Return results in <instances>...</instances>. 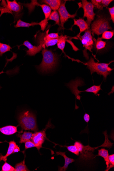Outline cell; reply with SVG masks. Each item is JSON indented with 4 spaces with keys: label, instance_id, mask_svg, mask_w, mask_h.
<instances>
[{
    "label": "cell",
    "instance_id": "obj_1",
    "mask_svg": "<svg viewBox=\"0 0 114 171\" xmlns=\"http://www.w3.org/2000/svg\"><path fill=\"white\" fill-rule=\"evenodd\" d=\"M43 59L41 64L36 66L37 70L42 73L52 71L58 63V56L51 50L45 48L42 50Z\"/></svg>",
    "mask_w": 114,
    "mask_h": 171
},
{
    "label": "cell",
    "instance_id": "obj_2",
    "mask_svg": "<svg viewBox=\"0 0 114 171\" xmlns=\"http://www.w3.org/2000/svg\"><path fill=\"white\" fill-rule=\"evenodd\" d=\"M17 119L22 130H31L34 132L38 130L36 116L33 113L28 110L24 111L20 113Z\"/></svg>",
    "mask_w": 114,
    "mask_h": 171
},
{
    "label": "cell",
    "instance_id": "obj_3",
    "mask_svg": "<svg viewBox=\"0 0 114 171\" xmlns=\"http://www.w3.org/2000/svg\"><path fill=\"white\" fill-rule=\"evenodd\" d=\"M113 62V61H112L108 63L95 62L94 58L91 57L90 59L85 64L90 71L91 75L96 72L98 74L102 76L106 81L107 76L113 70L109 67L110 64Z\"/></svg>",
    "mask_w": 114,
    "mask_h": 171
},
{
    "label": "cell",
    "instance_id": "obj_4",
    "mask_svg": "<svg viewBox=\"0 0 114 171\" xmlns=\"http://www.w3.org/2000/svg\"><path fill=\"white\" fill-rule=\"evenodd\" d=\"M109 30H112L109 20L106 18L101 17L93 23L91 31L98 36Z\"/></svg>",
    "mask_w": 114,
    "mask_h": 171
},
{
    "label": "cell",
    "instance_id": "obj_5",
    "mask_svg": "<svg viewBox=\"0 0 114 171\" xmlns=\"http://www.w3.org/2000/svg\"><path fill=\"white\" fill-rule=\"evenodd\" d=\"M52 126L50 121H49L45 129L40 131L35 132L33 134L30 140L35 144L36 147L38 151L42 148V144L44 143L45 139L47 138L45 133L46 130L48 129L53 128Z\"/></svg>",
    "mask_w": 114,
    "mask_h": 171
},
{
    "label": "cell",
    "instance_id": "obj_6",
    "mask_svg": "<svg viewBox=\"0 0 114 171\" xmlns=\"http://www.w3.org/2000/svg\"><path fill=\"white\" fill-rule=\"evenodd\" d=\"M81 7L84 10L83 18L87 17L86 21L89 27L93 21L94 19L96 14L94 12V6L90 2H88L86 0L82 1Z\"/></svg>",
    "mask_w": 114,
    "mask_h": 171
},
{
    "label": "cell",
    "instance_id": "obj_7",
    "mask_svg": "<svg viewBox=\"0 0 114 171\" xmlns=\"http://www.w3.org/2000/svg\"><path fill=\"white\" fill-rule=\"evenodd\" d=\"M67 1H63L61 2L59 8L58 9V12L59 16L60 21V27L63 30H64V24L69 19H73L77 16V12L74 14H70L66 9L65 6L66 3Z\"/></svg>",
    "mask_w": 114,
    "mask_h": 171
},
{
    "label": "cell",
    "instance_id": "obj_8",
    "mask_svg": "<svg viewBox=\"0 0 114 171\" xmlns=\"http://www.w3.org/2000/svg\"><path fill=\"white\" fill-rule=\"evenodd\" d=\"M79 38H80L85 50H88L92 52V50L94 45V42L91 30L89 29H88L85 31V33L83 36H80Z\"/></svg>",
    "mask_w": 114,
    "mask_h": 171
},
{
    "label": "cell",
    "instance_id": "obj_9",
    "mask_svg": "<svg viewBox=\"0 0 114 171\" xmlns=\"http://www.w3.org/2000/svg\"><path fill=\"white\" fill-rule=\"evenodd\" d=\"M6 1L7 3L6 7L8 13L15 14L16 16L22 10V6L15 0L12 2L7 0Z\"/></svg>",
    "mask_w": 114,
    "mask_h": 171
},
{
    "label": "cell",
    "instance_id": "obj_10",
    "mask_svg": "<svg viewBox=\"0 0 114 171\" xmlns=\"http://www.w3.org/2000/svg\"><path fill=\"white\" fill-rule=\"evenodd\" d=\"M21 45L27 47L28 50L26 51V54L30 56H35L36 54L40 52L43 48L42 43H40L39 46H36L32 45L27 41H24L23 45Z\"/></svg>",
    "mask_w": 114,
    "mask_h": 171
},
{
    "label": "cell",
    "instance_id": "obj_11",
    "mask_svg": "<svg viewBox=\"0 0 114 171\" xmlns=\"http://www.w3.org/2000/svg\"><path fill=\"white\" fill-rule=\"evenodd\" d=\"M38 5L41 7L45 14V19L39 23V25H40L41 30L44 31L48 23V19L52 12V9L49 6L45 4H39Z\"/></svg>",
    "mask_w": 114,
    "mask_h": 171
},
{
    "label": "cell",
    "instance_id": "obj_12",
    "mask_svg": "<svg viewBox=\"0 0 114 171\" xmlns=\"http://www.w3.org/2000/svg\"><path fill=\"white\" fill-rule=\"evenodd\" d=\"M74 25H76L79 27L80 29V32L77 36V37L79 38L81 36L80 34L83 32L86 31L90 28L86 22L82 18H80L79 19H74Z\"/></svg>",
    "mask_w": 114,
    "mask_h": 171
},
{
    "label": "cell",
    "instance_id": "obj_13",
    "mask_svg": "<svg viewBox=\"0 0 114 171\" xmlns=\"http://www.w3.org/2000/svg\"><path fill=\"white\" fill-rule=\"evenodd\" d=\"M56 155H60L63 156L65 160V164L62 167H59L58 171H65L66 170L69 165L70 164L72 163L75 161V160L73 159L69 158L66 154V152H58L56 153Z\"/></svg>",
    "mask_w": 114,
    "mask_h": 171
},
{
    "label": "cell",
    "instance_id": "obj_14",
    "mask_svg": "<svg viewBox=\"0 0 114 171\" xmlns=\"http://www.w3.org/2000/svg\"><path fill=\"white\" fill-rule=\"evenodd\" d=\"M0 132L6 135H12L17 132V126H6L0 128Z\"/></svg>",
    "mask_w": 114,
    "mask_h": 171
},
{
    "label": "cell",
    "instance_id": "obj_15",
    "mask_svg": "<svg viewBox=\"0 0 114 171\" xmlns=\"http://www.w3.org/2000/svg\"><path fill=\"white\" fill-rule=\"evenodd\" d=\"M61 2L60 0H44L41 1L42 3L49 6L51 9L56 11L59 8Z\"/></svg>",
    "mask_w": 114,
    "mask_h": 171
},
{
    "label": "cell",
    "instance_id": "obj_16",
    "mask_svg": "<svg viewBox=\"0 0 114 171\" xmlns=\"http://www.w3.org/2000/svg\"><path fill=\"white\" fill-rule=\"evenodd\" d=\"M17 146L16 143L14 141H11L9 143V146L7 152L5 156H0V161L3 160L6 162L7 161V158L10 155L13 154L14 149Z\"/></svg>",
    "mask_w": 114,
    "mask_h": 171
},
{
    "label": "cell",
    "instance_id": "obj_17",
    "mask_svg": "<svg viewBox=\"0 0 114 171\" xmlns=\"http://www.w3.org/2000/svg\"><path fill=\"white\" fill-rule=\"evenodd\" d=\"M97 156H101L104 158L107 165L106 169L108 168L109 165L108 151L104 148L99 149L98 150V154Z\"/></svg>",
    "mask_w": 114,
    "mask_h": 171
},
{
    "label": "cell",
    "instance_id": "obj_18",
    "mask_svg": "<svg viewBox=\"0 0 114 171\" xmlns=\"http://www.w3.org/2000/svg\"><path fill=\"white\" fill-rule=\"evenodd\" d=\"M33 134L32 133L30 132L25 131L22 134H17V136L20 138V143H25L27 141L30 140Z\"/></svg>",
    "mask_w": 114,
    "mask_h": 171
},
{
    "label": "cell",
    "instance_id": "obj_19",
    "mask_svg": "<svg viewBox=\"0 0 114 171\" xmlns=\"http://www.w3.org/2000/svg\"><path fill=\"white\" fill-rule=\"evenodd\" d=\"M39 25L38 23L32 22L31 23H27L19 19L17 22V24L14 26L15 28L20 27H33L36 25Z\"/></svg>",
    "mask_w": 114,
    "mask_h": 171
},
{
    "label": "cell",
    "instance_id": "obj_20",
    "mask_svg": "<svg viewBox=\"0 0 114 171\" xmlns=\"http://www.w3.org/2000/svg\"><path fill=\"white\" fill-rule=\"evenodd\" d=\"M66 42V36H64L63 35H61L59 36L58 42L57 43L58 48L62 50V52L65 54V53L64 52V49L65 48Z\"/></svg>",
    "mask_w": 114,
    "mask_h": 171
},
{
    "label": "cell",
    "instance_id": "obj_21",
    "mask_svg": "<svg viewBox=\"0 0 114 171\" xmlns=\"http://www.w3.org/2000/svg\"><path fill=\"white\" fill-rule=\"evenodd\" d=\"M49 20L55 21V25H58L60 26L59 15L56 10H54L51 12L48 19V21Z\"/></svg>",
    "mask_w": 114,
    "mask_h": 171
},
{
    "label": "cell",
    "instance_id": "obj_22",
    "mask_svg": "<svg viewBox=\"0 0 114 171\" xmlns=\"http://www.w3.org/2000/svg\"><path fill=\"white\" fill-rule=\"evenodd\" d=\"M59 38L47 40V41L40 42L39 43H42L43 48L45 49V46L48 47L50 46H54L56 45L58 42Z\"/></svg>",
    "mask_w": 114,
    "mask_h": 171
},
{
    "label": "cell",
    "instance_id": "obj_23",
    "mask_svg": "<svg viewBox=\"0 0 114 171\" xmlns=\"http://www.w3.org/2000/svg\"><path fill=\"white\" fill-rule=\"evenodd\" d=\"M106 45V42L102 41L100 37H98L95 41V48L97 50H101L105 48Z\"/></svg>",
    "mask_w": 114,
    "mask_h": 171
},
{
    "label": "cell",
    "instance_id": "obj_24",
    "mask_svg": "<svg viewBox=\"0 0 114 171\" xmlns=\"http://www.w3.org/2000/svg\"><path fill=\"white\" fill-rule=\"evenodd\" d=\"M12 48L9 45L4 44L0 42V57L7 52L10 51Z\"/></svg>",
    "mask_w": 114,
    "mask_h": 171
},
{
    "label": "cell",
    "instance_id": "obj_25",
    "mask_svg": "<svg viewBox=\"0 0 114 171\" xmlns=\"http://www.w3.org/2000/svg\"><path fill=\"white\" fill-rule=\"evenodd\" d=\"M25 159L23 161L17 163L15 167V171H30L25 164Z\"/></svg>",
    "mask_w": 114,
    "mask_h": 171
},
{
    "label": "cell",
    "instance_id": "obj_26",
    "mask_svg": "<svg viewBox=\"0 0 114 171\" xmlns=\"http://www.w3.org/2000/svg\"><path fill=\"white\" fill-rule=\"evenodd\" d=\"M66 147L67 150L69 152L72 153L77 156L79 155L80 152L75 145L74 144V145Z\"/></svg>",
    "mask_w": 114,
    "mask_h": 171
},
{
    "label": "cell",
    "instance_id": "obj_27",
    "mask_svg": "<svg viewBox=\"0 0 114 171\" xmlns=\"http://www.w3.org/2000/svg\"><path fill=\"white\" fill-rule=\"evenodd\" d=\"M114 35V31H106L102 34L101 39L108 40L111 39Z\"/></svg>",
    "mask_w": 114,
    "mask_h": 171
},
{
    "label": "cell",
    "instance_id": "obj_28",
    "mask_svg": "<svg viewBox=\"0 0 114 171\" xmlns=\"http://www.w3.org/2000/svg\"><path fill=\"white\" fill-rule=\"evenodd\" d=\"M102 0H92L91 3L94 7L100 10H102L103 7L101 4Z\"/></svg>",
    "mask_w": 114,
    "mask_h": 171
},
{
    "label": "cell",
    "instance_id": "obj_29",
    "mask_svg": "<svg viewBox=\"0 0 114 171\" xmlns=\"http://www.w3.org/2000/svg\"><path fill=\"white\" fill-rule=\"evenodd\" d=\"M2 171H15V169L13 167L5 162L2 167Z\"/></svg>",
    "mask_w": 114,
    "mask_h": 171
},
{
    "label": "cell",
    "instance_id": "obj_30",
    "mask_svg": "<svg viewBox=\"0 0 114 171\" xmlns=\"http://www.w3.org/2000/svg\"><path fill=\"white\" fill-rule=\"evenodd\" d=\"M109 166L108 168L105 170V171H108L110 169L114 167V154L109 156Z\"/></svg>",
    "mask_w": 114,
    "mask_h": 171
},
{
    "label": "cell",
    "instance_id": "obj_31",
    "mask_svg": "<svg viewBox=\"0 0 114 171\" xmlns=\"http://www.w3.org/2000/svg\"><path fill=\"white\" fill-rule=\"evenodd\" d=\"M25 143V149H26L36 147L35 144L30 140L27 141Z\"/></svg>",
    "mask_w": 114,
    "mask_h": 171
},
{
    "label": "cell",
    "instance_id": "obj_32",
    "mask_svg": "<svg viewBox=\"0 0 114 171\" xmlns=\"http://www.w3.org/2000/svg\"><path fill=\"white\" fill-rule=\"evenodd\" d=\"M112 1V0H102L101 3L103 7H107Z\"/></svg>",
    "mask_w": 114,
    "mask_h": 171
},
{
    "label": "cell",
    "instance_id": "obj_33",
    "mask_svg": "<svg viewBox=\"0 0 114 171\" xmlns=\"http://www.w3.org/2000/svg\"><path fill=\"white\" fill-rule=\"evenodd\" d=\"M109 12L111 16V19L112 20L113 23H114V7L112 8H108Z\"/></svg>",
    "mask_w": 114,
    "mask_h": 171
},
{
    "label": "cell",
    "instance_id": "obj_34",
    "mask_svg": "<svg viewBox=\"0 0 114 171\" xmlns=\"http://www.w3.org/2000/svg\"><path fill=\"white\" fill-rule=\"evenodd\" d=\"M83 119L85 121L88 123L90 120V116L87 113L85 114L83 116Z\"/></svg>",
    "mask_w": 114,
    "mask_h": 171
},
{
    "label": "cell",
    "instance_id": "obj_35",
    "mask_svg": "<svg viewBox=\"0 0 114 171\" xmlns=\"http://www.w3.org/2000/svg\"><path fill=\"white\" fill-rule=\"evenodd\" d=\"M20 151V148L17 146V147H16L15 149H14V151H13V154L19 152Z\"/></svg>",
    "mask_w": 114,
    "mask_h": 171
},
{
    "label": "cell",
    "instance_id": "obj_36",
    "mask_svg": "<svg viewBox=\"0 0 114 171\" xmlns=\"http://www.w3.org/2000/svg\"><path fill=\"white\" fill-rule=\"evenodd\" d=\"M3 70L2 72H0V75H1V74L3 73H5V72H3ZM2 88V87L1 86H0V90H1Z\"/></svg>",
    "mask_w": 114,
    "mask_h": 171
}]
</instances>
